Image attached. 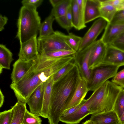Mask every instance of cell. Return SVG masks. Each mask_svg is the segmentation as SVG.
Returning <instances> with one entry per match:
<instances>
[{"label": "cell", "instance_id": "cell-4", "mask_svg": "<svg viewBox=\"0 0 124 124\" xmlns=\"http://www.w3.org/2000/svg\"><path fill=\"white\" fill-rule=\"evenodd\" d=\"M123 89L109 80L97 88L96 94L91 104L90 114L113 110L116 98Z\"/></svg>", "mask_w": 124, "mask_h": 124}, {"label": "cell", "instance_id": "cell-16", "mask_svg": "<svg viewBox=\"0 0 124 124\" xmlns=\"http://www.w3.org/2000/svg\"><path fill=\"white\" fill-rule=\"evenodd\" d=\"M124 31V23H108L100 40L107 45L110 44Z\"/></svg>", "mask_w": 124, "mask_h": 124}, {"label": "cell", "instance_id": "cell-6", "mask_svg": "<svg viewBox=\"0 0 124 124\" xmlns=\"http://www.w3.org/2000/svg\"><path fill=\"white\" fill-rule=\"evenodd\" d=\"M38 44L39 54L60 50L72 49L62 37L61 32L58 31L45 38H38Z\"/></svg>", "mask_w": 124, "mask_h": 124}, {"label": "cell", "instance_id": "cell-15", "mask_svg": "<svg viewBox=\"0 0 124 124\" xmlns=\"http://www.w3.org/2000/svg\"><path fill=\"white\" fill-rule=\"evenodd\" d=\"M103 63L120 67L124 66V51L110 45H107Z\"/></svg>", "mask_w": 124, "mask_h": 124}, {"label": "cell", "instance_id": "cell-28", "mask_svg": "<svg viewBox=\"0 0 124 124\" xmlns=\"http://www.w3.org/2000/svg\"><path fill=\"white\" fill-rule=\"evenodd\" d=\"M71 7L72 23L73 27L79 30V19L78 8L77 0H72Z\"/></svg>", "mask_w": 124, "mask_h": 124}, {"label": "cell", "instance_id": "cell-21", "mask_svg": "<svg viewBox=\"0 0 124 124\" xmlns=\"http://www.w3.org/2000/svg\"><path fill=\"white\" fill-rule=\"evenodd\" d=\"M26 103L17 101L13 106V116L11 124H22L27 109Z\"/></svg>", "mask_w": 124, "mask_h": 124}, {"label": "cell", "instance_id": "cell-43", "mask_svg": "<svg viewBox=\"0 0 124 124\" xmlns=\"http://www.w3.org/2000/svg\"><path fill=\"white\" fill-rule=\"evenodd\" d=\"M5 97L1 90H0V108L2 106L4 102Z\"/></svg>", "mask_w": 124, "mask_h": 124}, {"label": "cell", "instance_id": "cell-29", "mask_svg": "<svg viewBox=\"0 0 124 124\" xmlns=\"http://www.w3.org/2000/svg\"><path fill=\"white\" fill-rule=\"evenodd\" d=\"M76 64L74 60L62 68L53 75L54 83L70 71L75 66Z\"/></svg>", "mask_w": 124, "mask_h": 124}, {"label": "cell", "instance_id": "cell-27", "mask_svg": "<svg viewBox=\"0 0 124 124\" xmlns=\"http://www.w3.org/2000/svg\"><path fill=\"white\" fill-rule=\"evenodd\" d=\"M77 52L72 49L48 52L39 54L47 57L57 58L74 55Z\"/></svg>", "mask_w": 124, "mask_h": 124}, {"label": "cell", "instance_id": "cell-36", "mask_svg": "<svg viewBox=\"0 0 124 124\" xmlns=\"http://www.w3.org/2000/svg\"><path fill=\"white\" fill-rule=\"evenodd\" d=\"M110 45L124 51V31Z\"/></svg>", "mask_w": 124, "mask_h": 124}, {"label": "cell", "instance_id": "cell-44", "mask_svg": "<svg viewBox=\"0 0 124 124\" xmlns=\"http://www.w3.org/2000/svg\"><path fill=\"white\" fill-rule=\"evenodd\" d=\"M119 124H124V110L121 117L119 119Z\"/></svg>", "mask_w": 124, "mask_h": 124}, {"label": "cell", "instance_id": "cell-20", "mask_svg": "<svg viewBox=\"0 0 124 124\" xmlns=\"http://www.w3.org/2000/svg\"><path fill=\"white\" fill-rule=\"evenodd\" d=\"M13 54L6 46L0 44V74L2 72L3 69H10V65L14 60Z\"/></svg>", "mask_w": 124, "mask_h": 124}, {"label": "cell", "instance_id": "cell-26", "mask_svg": "<svg viewBox=\"0 0 124 124\" xmlns=\"http://www.w3.org/2000/svg\"><path fill=\"white\" fill-rule=\"evenodd\" d=\"M124 110V89L119 93L115 101L113 110L116 113L119 119Z\"/></svg>", "mask_w": 124, "mask_h": 124}, {"label": "cell", "instance_id": "cell-42", "mask_svg": "<svg viewBox=\"0 0 124 124\" xmlns=\"http://www.w3.org/2000/svg\"><path fill=\"white\" fill-rule=\"evenodd\" d=\"M63 0H50L49 1L53 8L54 7L60 3Z\"/></svg>", "mask_w": 124, "mask_h": 124}, {"label": "cell", "instance_id": "cell-10", "mask_svg": "<svg viewBox=\"0 0 124 124\" xmlns=\"http://www.w3.org/2000/svg\"><path fill=\"white\" fill-rule=\"evenodd\" d=\"M45 82L38 87L31 93L26 102L30 112L38 116H40L43 99Z\"/></svg>", "mask_w": 124, "mask_h": 124}, {"label": "cell", "instance_id": "cell-17", "mask_svg": "<svg viewBox=\"0 0 124 124\" xmlns=\"http://www.w3.org/2000/svg\"><path fill=\"white\" fill-rule=\"evenodd\" d=\"M90 119L95 124H119V118L113 110L93 114Z\"/></svg>", "mask_w": 124, "mask_h": 124}, {"label": "cell", "instance_id": "cell-7", "mask_svg": "<svg viewBox=\"0 0 124 124\" xmlns=\"http://www.w3.org/2000/svg\"><path fill=\"white\" fill-rule=\"evenodd\" d=\"M97 42L96 40L90 45L80 51L75 55V63L78 66L81 77L87 82L90 80L92 71L89 68V62L91 54Z\"/></svg>", "mask_w": 124, "mask_h": 124}, {"label": "cell", "instance_id": "cell-19", "mask_svg": "<svg viewBox=\"0 0 124 124\" xmlns=\"http://www.w3.org/2000/svg\"><path fill=\"white\" fill-rule=\"evenodd\" d=\"M53 83V75L45 82L43 101L40 116L44 118H47L48 117L51 91Z\"/></svg>", "mask_w": 124, "mask_h": 124}, {"label": "cell", "instance_id": "cell-5", "mask_svg": "<svg viewBox=\"0 0 124 124\" xmlns=\"http://www.w3.org/2000/svg\"><path fill=\"white\" fill-rule=\"evenodd\" d=\"M120 66L102 63L92 71L87 82L89 91H94L109 79L113 78Z\"/></svg>", "mask_w": 124, "mask_h": 124}, {"label": "cell", "instance_id": "cell-38", "mask_svg": "<svg viewBox=\"0 0 124 124\" xmlns=\"http://www.w3.org/2000/svg\"><path fill=\"white\" fill-rule=\"evenodd\" d=\"M101 4L111 5L116 8L117 10L124 2V0H100Z\"/></svg>", "mask_w": 124, "mask_h": 124}, {"label": "cell", "instance_id": "cell-3", "mask_svg": "<svg viewBox=\"0 0 124 124\" xmlns=\"http://www.w3.org/2000/svg\"><path fill=\"white\" fill-rule=\"evenodd\" d=\"M41 19L37 9L22 6L19 12L16 36L20 44L37 36L41 24Z\"/></svg>", "mask_w": 124, "mask_h": 124}, {"label": "cell", "instance_id": "cell-2", "mask_svg": "<svg viewBox=\"0 0 124 124\" xmlns=\"http://www.w3.org/2000/svg\"><path fill=\"white\" fill-rule=\"evenodd\" d=\"M81 77L76 64L68 73L54 83L47 118L49 124H58L60 121L65 107L70 101Z\"/></svg>", "mask_w": 124, "mask_h": 124}, {"label": "cell", "instance_id": "cell-23", "mask_svg": "<svg viewBox=\"0 0 124 124\" xmlns=\"http://www.w3.org/2000/svg\"><path fill=\"white\" fill-rule=\"evenodd\" d=\"M61 35L66 43L72 49L77 52L78 51L82 37L71 32L66 35L61 32Z\"/></svg>", "mask_w": 124, "mask_h": 124}, {"label": "cell", "instance_id": "cell-35", "mask_svg": "<svg viewBox=\"0 0 124 124\" xmlns=\"http://www.w3.org/2000/svg\"><path fill=\"white\" fill-rule=\"evenodd\" d=\"M124 23V9L118 10L110 23L111 24Z\"/></svg>", "mask_w": 124, "mask_h": 124}, {"label": "cell", "instance_id": "cell-1", "mask_svg": "<svg viewBox=\"0 0 124 124\" xmlns=\"http://www.w3.org/2000/svg\"><path fill=\"white\" fill-rule=\"evenodd\" d=\"M73 59L72 55L50 58L39 54L35 63L23 78L17 83H11L10 85L17 101L26 103L31 93L38 87Z\"/></svg>", "mask_w": 124, "mask_h": 124}, {"label": "cell", "instance_id": "cell-30", "mask_svg": "<svg viewBox=\"0 0 124 124\" xmlns=\"http://www.w3.org/2000/svg\"><path fill=\"white\" fill-rule=\"evenodd\" d=\"M79 15V30L86 27L85 23V8L86 0H77Z\"/></svg>", "mask_w": 124, "mask_h": 124}, {"label": "cell", "instance_id": "cell-22", "mask_svg": "<svg viewBox=\"0 0 124 124\" xmlns=\"http://www.w3.org/2000/svg\"><path fill=\"white\" fill-rule=\"evenodd\" d=\"M55 19L53 15L50 13L45 20L41 23L39 29V36L38 38L41 39L47 37L54 33L52 24Z\"/></svg>", "mask_w": 124, "mask_h": 124}, {"label": "cell", "instance_id": "cell-14", "mask_svg": "<svg viewBox=\"0 0 124 124\" xmlns=\"http://www.w3.org/2000/svg\"><path fill=\"white\" fill-rule=\"evenodd\" d=\"M107 45L100 39L97 44L90 56L89 68L92 71L103 63L105 55Z\"/></svg>", "mask_w": 124, "mask_h": 124}, {"label": "cell", "instance_id": "cell-18", "mask_svg": "<svg viewBox=\"0 0 124 124\" xmlns=\"http://www.w3.org/2000/svg\"><path fill=\"white\" fill-rule=\"evenodd\" d=\"M100 0H86L85 8V24L101 17Z\"/></svg>", "mask_w": 124, "mask_h": 124}, {"label": "cell", "instance_id": "cell-8", "mask_svg": "<svg viewBox=\"0 0 124 124\" xmlns=\"http://www.w3.org/2000/svg\"><path fill=\"white\" fill-rule=\"evenodd\" d=\"M97 91V88L93 91L85 103L75 111L68 115L61 117L60 121L67 124H77L85 117L90 115V106Z\"/></svg>", "mask_w": 124, "mask_h": 124}, {"label": "cell", "instance_id": "cell-31", "mask_svg": "<svg viewBox=\"0 0 124 124\" xmlns=\"http://www.w3.org/2000/svg\"><path fill=\"white\" fill-rule=\"evenodd\" d=\"M42 120L39 116L27 110L22 124H42Z\"/></svg>", "mask_w": 124, "mask_h": 124}, {"label": "cell", "instance_id": "cell-37", "mask_svg": "<svg viewBox=\"0 0 124 124\" xmlns=\"http://www.w3.org/2000/svg\"><path fill=\"white\" fill-rule=\"evenodd\" d=\"M43 1V0H23L21 1V3L23 6L37 9L41 4Z\"/></svg>", "mask_w": 124, "mask_h": 124}, {"label": "cell", "instance_id": "cell-11", "mask_svg": "<svg viewBox=\"0 0 124 124\" xmlns=\"http://www.w3.org/2000/svg\"><path fill=\"white\" fill-rule=\"evenodd\" d=\"M39 55L37 36L20 44L19 59L24 61L34 60L37 59Z\"/></svg>", "mask_w": 124, "mask_h": 124}, {"label": "cell", "instance_id": "cell-24", "mask_svg": "<svg viewBox=\"0 0 124 124\" xmlns=\"http://www.w3.org/2000/svg\"><path fill=\"white\" fill-rule=\"evenodd\" d=\"M100 8L101 17L110 23L117 10L116 8L111 5L101 4Z\"/></svg>", "mask_w": 124, "mask_h": 124}, {"label": "cell", "instance_id": "cell-33", "mask_svg": "<svg viewBox=\"0 0 124 124\" xmlns=\"http://www.w3.org/2000/svg\"><path fill=\"white\" fill-rule=\"evenodd\" d=\"M55 20L62 27L66 30L68 32L73 27L72 23L68 19L66 15L55 18Z\"/></svg>", "mask_w": 124, "mask_h": 124}, {"label": "cell", "instance_id": "cell-13", "mask_svg": "<svg viewBox=\"0 0 124 124\" xmlns=\"http://www.w3.org/2000/svg\"><path fill=\"white\" fill-rule=\"evenodd\" d=\"M88 91L87 81L81 77L70 101L65 107V110L80 104Z\"/></svg>", "mask_w": 124, "mask_h": 124}, {"label": "cell", "instance_id": "cell-40", "mask_svg": "<svg viewBox=\"0 0 124 124\" xmlns=\"http://www.w3.org/2000/svg\"><path fill=\"white\" fill-rule=\"evenodd\" d=\"M8 20V18L5 16H3L1 14L0 15V31L4 29L5 25L7 23Z\"/></svg>", "mask_w": 124, "mask_h": 124}, {"label": "cell", "instance_id": "cell-47", "mask_svg": "<svg viewBox=\"0 0 124 124\" xmlns=\"http://www.w3.org/2000/svg\"></svg>", "mask_w": 124, "mask_h": 124}, {"label": "cell", "instance_id": "cell-9", "mask_svg": "<svg viewBox=\"0 0 124 124\" xmlns=\"http://www.w3.org/2000/svg\"><path fill=\"white\" fill-rule=\"evenodd\" d=\"M108 23L101 17L95 20L82 37L78 51L82 50L95 41L98 36L105 29Z\"/></svg>", "mask_w": 124, "mask_h": 124}, {"label": "cell", "instance_id": "cell-34", "mask_svg": "<svg viewBox=\"0 0 124 124\" xmlns=\"http://www.w3.org/2000/svg\"><path fill=\"white\" fill-rule=\"evenodd\" d=\"M111 81L124 89V69L117 72Z\"/></svg>", "mask_w": 124, "mask_h": 124}, {"label": "cell", "instance_id": "cell-46", "mask_svg": "<svg viewBox=\"0 0 124 124\" xmlns=\"http://www.w3.org/2000/svg\"><path fill=\"white\" fill-rule=\"evenodd\" d=\"M122 9H124V1L122 4L118 9V10Z\"/></svg>", "mask_w": 124, "mask_h": 124}, {"label": "cell", "instance_id": "cell-45", "mask_svg": "<svg viewBox=\"0 0 124 124\" xmlns=\"http://www.w3.org/2000/svg\"><path fill=\"white\" fill-rule=\"evenodd\" d=\"M82 124H95V123L90 119L86 120Z\"/></svg>", "mask_w": 124, "mask_h": 124}, {"label": "cell", "instance_id": "cell-32", "mask_svg": "<svg viewBox=\"0 0 124 124\" xmlns=\"http://www.w3.org/2000/svg\"><path fill=\"white\" fill-rule=\"evenodd\" d=\"M14 113L13 109L11 108L0 113V124H11Z\"/></svg>", "mask_w": 124, "mask_h": 124}, {"label": "cell", "instance_id": "cell-25", "mask_svg": "<svg viewBox=\"0 0 124 124\" xmlns=\"http://www.w3.org/2000/svg\"><path fill=\"white\" fill-rule=\"evenodd\" d=\"M72 0H63L58 5L53 8L51 13L55 18L66 15L67 9L71 5Z\"/></svg>", "mask_w": 124, "mask_h": 124}, {"label": "cell", "instance_id": "cell-39", "mask_svg": "<svg viewBox=\"0 0 124 124\" xmlns=\"http://www.w3.org/2000/svg\"><path fill=\"white\" fill-rule=\"evenodd\" d=\"M86 100L84 99L79 104L65 110L63 113L61 117L65 116L73 113L80 107Z\"/></svg>", "mask_w": 124, "mask_h": 124}, {"label": "cell", "instance_id": "cell-41", "mask_svg": "<svg viewBox=\"0 0 124 124\" xmlns=\"http://www.w3.org/2000/svg\"><path fill=\"white\" fill-rule=\"evenodd\" d=\"M66 16L69 20L71 23L72 24V16L71 4L69 7L67 9L66 13Z\"/></svg>", "mask_w": 124, "mask_h": 124}, {"label": "cell", "instance_id": "cell-12", "mask_svg": "<svg viewBox=\"0 0 124 124\" xmlns=\"http://www.w3.org/2000/svg\"><path fill=\"white\" fill-rule=\"evenodd\" d=\"M37 59L24 61L18 59L15 61L13 65L11 74L12 83H15L20 81L35 63Z\"/></svg>", "mask_w": 124, "mask_h": 124}]
</instances>
